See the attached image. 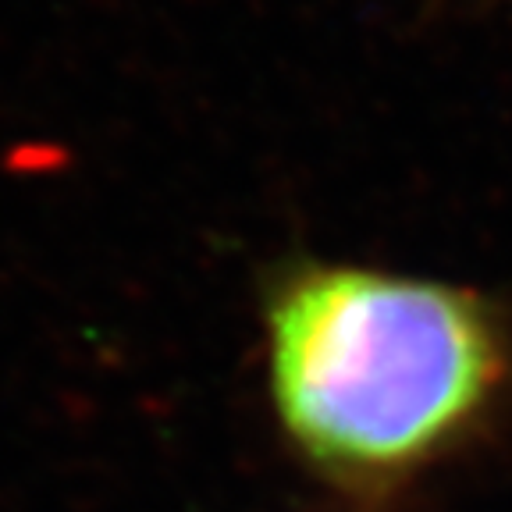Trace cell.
Wrapping results in <instances>:
<instances>
[{
    "instance_id": "6da1fadb",
    "label": "cell",
    "mask_w": 512,
    "mask_h": 512,
    "mask_svg": "<svg viewBox=\"0 0 512 512\" xmlns=\"http://www.w3.org/2000/svg\"><path fill=\"white\" fill-rule=\"evenodd\" d=\"M267 392L335 488L395 491L484 434L512 388L502 313L463 285L299 260L264 296Z\"/></svg>"
}]
</instances>
